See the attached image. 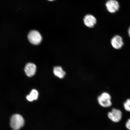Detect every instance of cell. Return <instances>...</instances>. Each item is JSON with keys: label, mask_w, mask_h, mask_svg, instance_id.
<instances>
[{"label": "cell", "mask_w": 130, "mask_h": 130, "mask_svg": "<svg viewBox=\"0 0 130 130\" xmlns=\"http://www.w3.org/2000/svg\"><path fill=\"white\" fill-rule=\"evenodd\" d=\"M24 121L23 118L19 114L14 115L10 119V125L14 130H19L24 125Z\"/></svg>", "instance_id": "obj_1"}, {"label": "cell", "mask_w": 130, "mask_h": 130, "mask_svg": "<svg viewBox=\"0 0 130 130\" xmlns=\"http://www.w3.org/2000/svg\"><path fill=\"white\" fill-rule=\"evenodd\" d=\"M111 96L108 92H103L99 95L97 98L98 102L101 106L104 108H108L111 106Z\"/></svg>", "instance_id": "obj_2"}, {"label": "cell", "mask_w": 130, "mask_h": 130, "mask_svg": "<svg viewBox=\"0 0 130 130\" xmlns=\"http://www.w3.org/2000/svg\"><path fill=\"white\" fill-rule=\"evenodd\" d=\"M28 39L30 43L35 45H38L41 43L42 37L40 34L36 30H32L28 34Z\"/></svg>", "instance_id": "obj_3"}, {"label": "cell", "mask_w": 130, "mask_h": 130, "mask_svg": "<svg viewBox=\"0 0 130 130\" xmlns=\"http://www.w3.org/2000/svg\"><path fill=\"white\" fill-rule=\"evenodd\" d=\"M108 116L113 122L118 123L121 121L122 113L121 110L113 108L112 109L111 111L108 113Z\"/></svg>", "instance_id": "obj_4"}, {"label": "cell", "mask_w": 130, "mask_h": 130, "mask_svg": "<svg viewBox=\"0 0 130 130\" xmlns=\"http://www.w3.org/2000/svg\"><path fill=\"white\" fill-rule=\"evenodd\" d=\"M105 5L107 10L112 13L116 12L120 7L119 4L116 0H108L106 3Z\"/></svg>", "instance_id": "obj_5"}, {"label": "cell", "mask_w": 130, "mask_h": 130, "mask_svg": "<svg viewBox=\"0 0 130 130\" xmlns=\"http://www.w3.org/2000/svg\"><path fill=\"white\" fill-rule=\"evenodd\" d=\"M111 44L113 48L116 50L120 49L124 45L122 38L118 35L115 36L112 38Z\"/></svg>", "instance_id": "obj_6"}, {"label": "cell", "mask_w": 130, "mask_h": 130, "mask_svg": "<svg viewBox=\"0 0 130 130\" xmlns=\"http://www.w3.org/2000/svg\"><path fill=\"white\" fill-rule=\"evenodd\" d=\"M84 24L89 28H92L96 24L97 20L94 16L90 14L86 15L83 19Z\"/></svg>", "instance_id": "obj_7"}, {"label": "cell", "mask_w": 130, "mask_h": 130, "mask_svg": "<svg viewBox=\"0 0 130 130\" xmlns=\"http://www.w3.org/2000/svg\"><path fill=\"white\" fill-rule=\"evenodd\" d=\"M36 70V66L35 64L33 63H29L26 65L24 71L27 76L31 77L35 75Z\"/></svg>", "instance_id": "obj_8"}, {"label": "cell", "mask_w": 130, "mask_h": 130, "mask_svg": "<svg viewBox=\"0 0 130 130\" xmlns=\"http://www.w3.org/2000/svg\"><path fill=\"white\" fill-rule=\"evenodd\" d=\"M53 72L55 76L60 78H63L66 74V73L60 67H56L54 68Z\"/></svg>", "instance_id": "obj_9"}, {"label": "cell", "mask_w": 130, "mask_h": 130, "mask_svg": "<svg viewBox=\"0 0 130 130\" xmlns=\"http://www.w3.org/2000/svg\"><path fill=\"white\" fill-rule=\"evenodd\" d=\"M38 93L35 89H33L31 92L30 95L27 96V99L28 101L32 102L34 100H36L38 99Z\"/></svg>", "instance_id": "obj_10"}, {"label": "cell", "mask_w": 130, "mask_h": 130, "mask_svg": "<svg viewBox=\"0 0 130 130\" xmlns=\"http://www.w3.org/2000/svg\"><path fill=\"white\" fill-rule=\"evenodd\" d=\"M123 107L126 111L130 112V99H127L123 103Z\"/></svg>", "instance_id": "obj_11"}, {"label": "cell", "mask_w": 130, "mask_h": 130, "mask_svg": "<svg viewBox=\"0 0 130 130\" xmlns=\"http://www.w3.org/2000/svg\"><path fill=\"white\" fill-rule=\"evenodd\" d=\"M126 127L127 129L130 130V118L127 120L126 123Z\"/></svg>", "instance_id": "obj_12"}, {"label": "cell", "mask_w": 130, "mask_h": 130, "mask_svg": "<svg viewBox=\"0 0 130 130\" xmlns=\"http://www.w3.org/2000/svg\"><path fill=\"white\" fill-rule=\"evenodd\" d=\"M128 35H129V36L130 37V27H129V28L128 29Z\"/></svg>", "instance_id": "obj_13"}, {"label": "cell", "mask_w": 130, "mask_h": 130, "mask_svg": "<svg viewBox=\"0 0 130 130\" xmlns=\"http://www.w3.org/2000/svg\"><path fill=\"white\" fill-rule=\"evenodd\" d=\"M48 1H50V2H52V1H56V0H48Z\"/></svg>", "instance_id": "obj_14"}]
</instances>
